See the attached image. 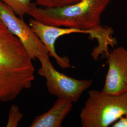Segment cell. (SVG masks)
<instances>
[{"label": "cell", "mask_w": 127, "mask_h": 127, "mask_svg": "<svg viewBox=\"0 0 127 127\" xmlns=\"http://www.w3.org/2000/svg\"><path fill=\"white\" fill-rule=\"evenodd\" d=\"M32 59L23 44L0 21V101L16 99L35 79Z\"/></svg>", "instance_id": "cell-1"}, {"label": "cell", "mask_w": 127, "mask_h": 127, "mask_svg": "<svg viewBox=\"0 0 127 127\" xmlns=\"http://www.w3.org/2000/svg\"><path fill=\"white\" fill-rule=\"evenodd\" d=\"M112 0H80L58 8H45L32 3L27 15L47 25L90 30L100 26L101 17Z\"/></svg>", "instance_id": "cell-2"}, {"label": "cell", "mask_w": 127, "mask_h": 127, "mask_svg": "<svg viewBox=\"0 0 127 127\" xmlns=\"http://www.w3.org/2000/svg\"><path fill=\"white\" fill-rule=\"evenodd\" d=\"M127 114V92L109 94L91 90L80 117L82 127H107Z\"/></svg>", "instance_id": "cell-3"}, {"label": "cell", "mask_w": 127, "mask_h": 127, "mask_svg": "<svg viewBox=\"0 0 127 127\" xmlns=\"http://www.w3.org/2000/svg\"><path fill=\"white\" fill-rule=\"evenodd\" d=\"M49 56L46 55L38 59L41 66L38 70V74L45 78L46 85L50 94L58 98L76 102L83 93L91 86L92 81L78 80L58 71L51 62Z\"/></svg>", "instance_id": "cell-4"}, {"label": "cell", "mask_w": 127, "mask_h": 127, "mask_svg": "<svg viewBox=\"0 0 127 127\" xmlns=\"http://www.w3.org/2000/svg\"><path fill=\"white\" fill-rule=\"evenodd\" d=\"M0 21L9 32L17 37L32 60L49 54L45 46L41 42L29 25L23 18L14 13L9 7L0 1Z\"/></svg>", "instance_id": "cell-5"}, {"label": "cell", "mask_w": 127, "mask_h": 127, "mask_svg": "<svg viewBox=\"0 0 127 127\" xmlns=\"http://www.w3.org/2000/svg\"><path fill=\"white\" fill-rule=\"evenodd\" d=\"M29 25L43 45L45 46L49 55L56 60V63L61 68L72 67L68 57H60L56 51L55 43L60 37L73 33H84L90 34V30H82L72 28L59 27L42 23L34 18H31Z\"/></svg>", "instance_id": "cell-6"}, {"label": "cell", "mask_w": 127, "mask_h": 127, "mask_svg": "<svg viewBox=\"0 0 127 127\" xmlns=\"http://www.w3.org/2000/svg\"><path fill=\"white\" fill-rule=\"evenodd\" d=\"M108 71L101 91L109 94L127 92V49L120 46L108 54Z\"/></svg>", "instance_id": "cell-7"}, {"label": "cell", "mask_w": 127, "mask_h": 127, "mask_svg": "<svg viewBox=\"0 0 127 127\" xmlns=\"http://www.w3.org/2000/svg\"><path fill=\"white\" fill-rule=\"evenodd\" d=\"M73 103L64 98H58L45 113L35 117L30 127H61L64 120L73 109Z\"/></svg>", "instance_id": "cell-8"}, {"label": "cell", "mask_w": 127, "mask_h": 127, "mask_svg": "<svg viewBox=\"0 0 127 127\" xmlns=\"http://www.w3.org/2000/svg\"><path fill=\"white\" fill-rule=\"evenodd\" d=\"M32 0H0L7 5L19 17L23 18L27 15L32 4Z\"/></svg>", "instance_id": "cell-9"}, {"label": "cell", "mask_w": 127, "mask_h": 127, "mask_svg": "<svg viewBox=\"0 0 127 127\" xmlns=\"http://www.w3.org/2000/svg\"><path fill=\"white\" fill-rule=\"evenodd\" d=\"M38 6L45 8H58L72 4L80 0H33Z\"/></svg>", "instance_id": "cell-10"}, {"label": "cell", "mask_w": 127, "mask_h": 127, "mask_svg": "<svg viewBox=\"0 0 127 127\" xmlns=\"http://www.w3.org/2000/svg\"><path fill=\"white\" fill-rule=\"evenodd\" d=\"M24 115L17 105H12L9 110L7 127H17L23 119Z\"/></svg>", "instance_id": "cell-11"}, {"label": "cell", "mask_w": 127, "mask_h": 127, "mask_svg": "<svg viewBox=\"0 0 127 127\" xmlns=\"http://www.w3.org/2000/svg\"><path fill=\"white\" fill-rule=\"evenodd\" d=\"M113 127H127V114L123 116L118 121L114 123Z\"/></svg>", "instance_id": "cell-12"}]
</instances>
